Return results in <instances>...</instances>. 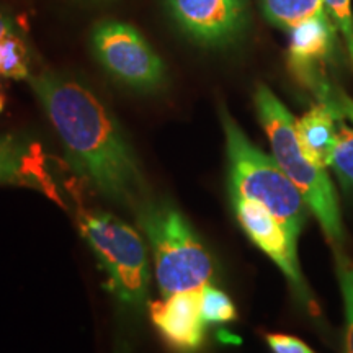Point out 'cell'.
<instances>
[{
  "label": "cell",
  "mask_w": 353,
  "mask_h": 353,
  "mask_svg": "<svg viewBox=\"0 0 353 353\" xmlns=\"http://www.w3.org/2000/svg\"><path fill=\"white\" fill-rule=\"evenodd\" d=\"M72 170L113 205L134 211L148 200V185L125 131L87 85L65 74L30 76Z\"/></svg>",
  "instance_id": "6da1fadb"
},
{
  "label": "cell",
  "mask_w": 353,
  "mask_h": 353,
  "mask_svg": "<svg viewBox=\"0 0 353 353\" xmlns=\"http://www.w3.org/2000/svg\"><path fill=\"white\" fill-rule=\"evenodd\" d=\"M255 108L270 141L273 159L299 190L327 239L339 249L345 241V234L337 195L325 167L316 164L304 152L296 132V120L263 83L255 90Z\"/></svg>",
  "instance_id": "7a4b0ae2"
},
{
  "label": "cell",
  "mask_w": 353,
  "mask_h": 353,
  "mask_svg": "<svg viewBox=\"0 0 353 353\" xmlns=\"http://www.w3.org/2000/svg\"><path fill=\"white\" fill-rule=\"evenodd\" d=\"M152 249L162 296L200 291L213 278V260L187 218L165 200L148 198L132 211Z\"/></svg>",
  "instance_id": "3957f363"
},
{
  "label": "cell",
  "mask_w": 353,
  "mask_h": 353,
  "mask_svg": "<svg viewBox=\"0 0 353 353\" xmlns=\"http://www.w3.org/2000/svg\"><path fill=\"white\" fill-rule=\"evenodd\" d=\"M219 114L226 136L231 196L262 205L298 239L309 210L299 190L275 159L250 143L226 108L221 107Z\"/></svg>",
  "instance_id": "277c9868"
},
{
  "label": "cell",
  "mask_w": 353,
  "mask_h": 353,
  "mask_svg": "<svg viewBox=\"0 0 353 353\" xmlns=\"http://www.w3.org/2000/svg\"><path fill=\"white\" fill-rule=\"evenodd\" d=\"M77 226L107 276L105 286L110 293L126 306L144 307L151 272L139 232L114 214L99 210H77Z\"/></svg>",
  "instance_id": "5b68a950"
},
{
  "label": "cell",
  "mask_w": 353,
  "mask_h": 353,
  "mask_svg": "<svg viewBox=\"0 0 353 353\" xmlns=\"http://www.w3.org/2000/svg\"><path fill=\"white\" fill-rule=\"evenodd\" d=\"M90 44L101 68L132 90L151 94L169 82L164 61L134 26L117 20L99 21Z\"/></svg>",
  "instance_id": "8992f818"
},
{
  "label": "cell",
  "mask_w": 353,
  "mask_h": 353,
  "mask_svg": "<svg viewBox=\"0 0 353 353\" xmlns=\"http://www.w3.org/2000/svg\"><path fill=\"white\" fill-rule=\"evenodd\" d=\"M231 200L236 218L249 239L278 265V268L285 273L291 286L296 291L298 298L303 299L304 304L316 312L314 301L304 283L301 268H299L298 239H294L288 229L259 203L237 196H231Z\"/></svg>",
  "instance_id": "52a82bcc"
},
{
  "label": "cell",
  "mask_w": 353,
  "mask_h": 353,
  "mask_svg": "<svg viewBox=\"0 0 353 353\" xmlns=\"http://www.w3.org/2000/svg\"><path fill=\"white\" fill-rule=\"evenodd\" d=\"M180 30L203 46H226L249 25L247 0H165Z\"/></svg>",
  "instance_id": "ba28073f"
},
{
  "label": "cell",
  "mask_w": 353,
  "mask_h": 353,
  "mask_svg": "<svg viewBox=\"0 0 353 353\" xmlns=\"http://www.w3.org/2000/svg\"><path fill=\"white\" fill-rule=\"evenodd\" d=\"M0 185L37 190L64 206L41 144L20 134H0Z\"/></svg>",
  "instance_id": "9c48e42d"
},
{
  "label": "cell",
  "mask_w": 353,
  "mask_h": 353,
  "mask_svg": "<svg viewBox=\"0 0 353 353\" xmlns=\"http://www.w3.org/2000/svg\"><path fill=\"white\" fill-rule=\"evenodd\" d=\"M152 324L167 345L179 353H193L205 341V324L200 309V291H182L149 303Z\"/></svg>",
  "instance_id": "30bf717a"
},
{
  "label": "cell",
  "mask_w": 353,
  "mask_h": 353,
  "mask_svg": "<svg viewBox=\"0 0 353 353\" xmlns=\"http://www.w3.org/2000/svg\"><path fill=\"white\" fill-rule=\"evenodd\" d=\"M291 41L288 50V64L299 81L314 87L322 76L317 72V64H322L330 56L335 41V25L325 8L311 19L290 30Z\"/></svg>",
  "instance_id": "8fae6325"
},
{
  "label": "cell",
  "mask_w": 353,
  "mask_h": 353,
  "mask_svg": "<svg viewBox=\"0 0 353 353\" xmlns=\"http://www.w3.org/2000/svg\"><path fill=\"white\" fill-rule=\"evenodd\" d=\"M335 120L337 117L332 110L322 101L296 120V132L304 152L321 167L330 165L339 131Z\"/></svg>",
  "instance_id": "7c38bea8"
},
{
  "label": "cell",
  "mask_w": 353,
  "mask_h": 353,
  "mask_svg": "<svg viewBox=\"0 0 353 353\" xmlns=\"http://www.w3.org/2000/svg\"><path fill=\"white\" fill-rule=\"evenodd\" d=\"M265 19L283 30H293L301 21L324 12V0H260Z\"/></svg>",
  "instance_id": "4fadbf2b"
},
{
  "label": "cell",
  "mask_w": 353,
  "mask_h": 353,
  "mask_svg": "<svg viewBox=\"0 0 353 353\" xmlns=\"http://www.w3.org/2000/svg\"><path fill=\"white\" fill-rule=\"evenodd\" d=\"M0 76L13 81L30 79L28 48L17 32H12L0 39Z\"/></svg>",
  "instance_id": "5bb4252c"
},
{
  "label": "cell",
  "mask_w": 353,
  "mask_h": 353,
  "mask_svg": "<svg viewBox=\"0 0 353 353\" xmlns=\"http://www.w3.org/2000/svg\"><path fill=\"white\" fill-rule=\"evenodd\" d=\"M345 192H353V130L341 125L337 131L330 165Z\"/></svg>",
  "instance_id": "9a60e30c"
},
{
  "label": "cell",
  "mask_w": 353,
  "mask_h": 353,
  "mask_svg": "<svg viewBox=\"0 0 353 353\" xmlns=\"http://www.w3.org/2000/svg\"><path fill=\"white\" fill-rule=\"evenodd\" d=\"M337 275L341 283L345 327H343V353H353V262L337 249Z\"/></svg>",
  "instance_id": "2e32d148"
},
{
  "label": "cell",
  "mask_w": 353,
  "mask_h": 353,
  "mask_svg": "<svg viewBox=\"0 0 353 353\" xmlns=\"http://www.w3.org/2000/svg\"><path fill=\"white\" fill-rule=\"evenodd\" d=\"M201 317L206 324H224L237 317V311L231 298L210 283L200 290Z\"/></svg>",
  "instance_id": "e0dca14e"
},
{
  "label": "cell",
  "mask_w": 353,
  "mask_h": 353,
  "mask_svg": "<svg viewBox=\"0 0 353 353\" xmlns=\"http://www.w3.org/2000/svg\"><path fill=\"white\" fill-rule=\"evenodd\" d=\"M316 94L319 95L322 103H325L332 110L335 117H345L353 123V100L342 90L329 87L325 81H321V83L316 85Z\"/></svg>",
  "instance_id": "ac0fdd59"
},
{
  "label": "cell",
  "mask_w": 353,
  "mask_h": 353,
  "mask_svg": "<svg viewBox=\"0 0 353 353\" xmlns=\"http://www.w3.org/2000/svg\"><path fill=\"white\" fill-rule=\"evenodd\" d=\"M324 6L330 13V17L335 20L339 30L345 37L353 61V13L350 8V0H324Z\"/></svg>",
  "instance_id": "d6986e66"
},
{
  "label": "cell",
  "mask_w": 353,
  "mask_h": 353,
  "mask_svg": "<svg viewBox=\"0 0 353 353\" xmlns=\"http://www.w3.org/2000/svg\"><path fill=\"white\" fill-rule=\"evenodd\" d=\"M265 342L272 353H316L301 339L288 334H267Z\"/></svg>",
  "instance_id": "ffe728a7"
},
{
  "label": "cell",
  "mask_w": 353,
  "mask_h": 353,
  "mask_svg": "<svg viewBox=\"0 0 353 353\" xmlns=\"http://www.w3.org/2000/svg\"><path fill=\"white\" fill-rule=\"evenodd\" d=\"M15 32V26H13V21L10 17L7 15V12L0 7V39H2L6 34Z\"/></svg>",
  "instance_id": "44dd1931"
},
{
  "label": "cell",
  "mask_w": 353,
  "mask_h": 353,
  "mask_svg": "<svg viewBox=\"0 0 353 353\" xmlns=\"http://www.w3.org/2000/svg\"><path fill=\"white\" fill-rule=\"evenodd\" d=\"M3 108H6V97H3L2 90H0V113L3 112Z\"/></svg>",
  "instance_id": "7402d4cb"
},
{
  "label": "cell",
  "mask_w": 353,
  "mask_h": 353,
  "mask_svg": "<svg viewBox=\"0 0 353 353\" xmlns=\"http://www.w3.org/2000/svg\"><path fill=\"white\" fill-rule=\"evenodd\" d=\"M92 2H108V0H92Z\"/></svg>",
  "instance_id": "603a6c76"
}]
</instances>
